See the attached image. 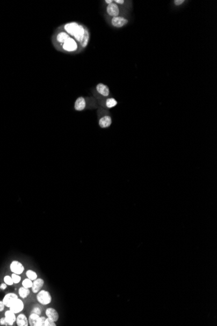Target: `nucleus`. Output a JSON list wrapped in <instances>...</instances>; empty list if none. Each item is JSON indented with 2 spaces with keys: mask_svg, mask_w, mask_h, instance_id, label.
<instances>
[{
  "mask_svg": "<svg viewBox=\"0 0 217 326\" xmlns=\"http://www.w3.org/2000/svg\"><path fill=\"white\" fill-rule=\"evenodd\" d=\"M63 30L64 32L67 33L69 35L75 39L77 43H79L81 44L83 37L85 36V34L86 31L87 29H86L82 25H81L77 22H70L67 23L63 26Z\"/></svg>",
  "mask_w": 217,
  "mask_h": 326,
  "instance_id": "1",
  "label": "nucleus"
},
{
  "mask_svg": "<svg viewBox=\"0 0 217 326\" xmlns=\"http://www.w3.org/2000/svg\"><path fill=\"white\" fill-rule=\"evenodd\" d=\"M36 299L42 305H47L52 302V296L48 291L40 290L36 294Z\"/></svg>",
  "mask_w": 217,
  "mask_h": 326,
  "instance_id": "2",
  "label": "nucleus"
},
{
  "mask_svg": "<svg viewBox=\"0 0 217 326\" xmlns=\"http://www.w3.org/2000/svg\"><path fill=\"white\" fill-rule=\"evenodd\" d=\"M61 48L65 52H74L78 48V43L72 37H70L63 44H61Z\"/></svg>",
  "mask_w": 217,
  "mask_h": 326,
  "instance_id": "3",
  "label": "nucleus"
},
{
  "mask_svg": "<svg viewBox=\"0 0 217 326\" xmlns=\"http://www.w3.org/2000/svg\"><path fill=\"white\" fill-rule=\"evenodd\" d=\"M10 269L14 274L21 275L24 272L25 267L21 262L18 260H13L10 264Z\"/></svg>",
  "mask_w": 217,
  "mask_h": 326,
  "instance_id": "4",
  "label": "nucleus"
},
{
  "mask_svg": "<svg viewBox=\"0 0 217 326\" xmlns=\"http://www.w3.org/2000/svg\"><path fill=\"white\" fill-rule=\"evenodd\" d=\"M24 309V303L21 299H18L12 304L11 306L9 307L11 311L13 312L15 314H19Z\"/></svg>",
  "mask_w": 217,
  "mask_h": 326,
  "instance_id": "5",
  "label": "nucleus"
},
{
  "mask_svg": "<svg viewBox=\"0 0 217 326\" xmlns=\"http://www.w3.org/2000/svg\"><path fill=\"white\" fill-rule=\"evenodd\" d=\"M128 20L126 19V18L122 16H116L114 17L111 20V24H112L113 26L116 28H120L128 24Z\"/></svg>",
  "mask_w": 217,
  "mask_h": 326,
  "instance_id": "6",
  "label": "nucleus"
},
{
  "mask_svg": "<svg viewBox=\"0 0 217 326\" xmlns=\"http://www.w3.org/2000/svg\"><path fill=\"white\" fill-rule=\"evenodd\" d=\"M18 298V295L15 293H8L5 295L3 299V302H4V305L6 307L9 308L11 306V305L15 301H16Z\"/></svg>",
  "mask_w": 217,
  "mask_h": 326,
  "instance_id": "7",
  "label": "nucleus"
},
{
  "mask_svg": "<svg viewBox=\"0 0 217 326\" xmlns=\"http://www.w3.org/2000/svg\"><path fill=\"white\" fill-rule=\"evenodd\" d=\"M107 12L109 16L113 18L118 16L120 14V9L118 6L116 4H114V3L108 5L107 7Z\"/></svg>",
  "mask_w": 217,
  "mask_h": 326,
  "instance_id": "8",
  "label": "nucleus"
},
{
  "mask_svg": "<svg viewBox=\"0 0 217 326\" xmlns=\"http://www.w3.org/2000/svg\"><path fill=\"white\" fill-rule=\"evenodd\" d=\"M5 318L6 320V322H7V325H13L16 320V316L15 313H14L12 311L9 309L8 310H6L5 312Z\"/></svg>",
  "mask_w": 217,
  "mask_h": 326,
  "instance_id": "9",
  "label": "nucleus"
},
{
  "mask_svg": "<svg viewBox=\"0 0 217 326\" xmlns=\"http://www.w3.org/2000/svg\"><path fill=\"white\" fill-rule=\"evenodd\" d=\"M46 316H47V318L51 319L55 322H57L58 321L59 318V315L58 312L52 307H49L46 310Z\"/></svg>",
  "mask_w": 217,
  "mask_h": 326,
  "instance_id": "10",
  "label": "nucleus"
},
{
  "mask_svg": "<svg viewBox=\"0 0 217 326\" xmlns=\"http://www.w3.org/2000/svg\"><path fill=\"white\" fill-rule=\"evenodd\" d=\"M44 284V279L42 278H37L33 281V286L31 287L32 292L34 294H37L41 290Z\"/></svg>",
  "mask_w": 217,
  "mask_h": 326,
  "instance_id": "11",
  "label": "nucleus"
},
{
  "mask_svg": "<svg viewBox=\"0 0 217 326\" xmlns=\"http://www.w3.org/2000/svg\"><path fill=\"white\" fill-rule=\"evenodd\" d=\"M16 323L18 326H28L29 325V322L28 318H27V316L22 313H19L16 316Z\"/></svg>",
  "mask_w": 217,
  "mask_h": 326,
  "instance_id": "12",
  "label": "nucleus"
},
{
  "mask_svg": "<svg viewBox=\"0 0 217 326\" xmlns=\"http://www.w3.org/2000/svg\"><path fill=\"white\" fill-rule=\"evenodd\" d=\"M96 90L98 93H100L104 97H108L110 94L109 89H108L107 85L104 84V83H98L96 85Z\"/></svg>",
  "mask_w": 217,
  "mask_h": 326,
  "instance_id": "13",
  "label": "nucleus"
},
{
  "mask_svg": "<svg viewBox=\"0 0 217 326\" xmlns=\"http://www.w3.org/2000/svg\"><path fill=\"white\" fill-rule=\"evenodd\" d=\"M85 107H86L85 99L82 97H79L77 99L75 102V104H74V108H75V110L76 111H83V110H85Z\"/></svg>",
  "mask_w": 217,
  "mask_h": 326,
  "instance_id": "14",
  "label": "nucleus"
},
{
  "mask_svg": "<svg viewBox=\"0 0 217 326\" xmlns=\"http://www.w3.org/2000/svg\"><path fill=\"white\" fill-rule=\"evenodd\" d=\"M112 123V119L110 116H104L99 120V125L101 128H106L109 127Z\"/></svg>",
  "mask_w": 217,
  "mask_h": 326,
  "instance_id": "15",
  "label": "nucleus"
},
{
  "mask_svg": "<svg viewBox=\"0 0 217 326\" xmlns=\"http://www.w3.org/2000/svg\"><path fill=\"white\" fill-rule=\"evenodd\" d=\"M70 37H71L69 35V34L64 32V31H62V32H60L59 33H58L57 34L55 39H56V41L59 43V44H63L66 40H68L70 38Z\"/></svg>",
  "mask_w": 217,
  "mask_h": 326,
  "instance_id": "16",
  "label": "nucleus"
},
{
  "mask_svg": "<svg viewBox=\"0 0 217 326\" xmlns=\"http://www.w3.org/2000/svg\"><path fill=\"white\" fill-rule=\"evenodd\" d=\"M40 316V315H39L37 314H35V313L32 312L31 314L29 315V318H28L29 325H31V326H36Z\"/></svg>",
  "mask_w": 217,
  "mask_h": 326,
  "instance_id": "17",
  "label": "nucleus"
},
{
  "mask_svg": "<svg viewBox=\"0 0 217 326\" xmlns=\"http://www.w3.org/2000/svg\"><path fill=\"white\" fill-rule=\"evenodd\" d=\"M18 294H19V296L21 299H26V298L29 296L30 290L29 288L21 287L18 290Z\"/></svg>",
  "mask_w": 217,
  "mask_h": 326,
  "instance_id": "18",
  "label": "nucleus"
},
{
  "mask_svg": "<svg viewBox=\"0 0 217 326\" xmlns=\"http://www.w3.org/2000/svg\"><path fill=\"white\" fill-rule=\"evenodd\" d=\"M89 39H90L89 32L88 31V29H86L85 34V36H84V37H83V39L82 41H81V46L83 48H85L86 47V46H87V45L89 44Z\"/></svg>",
  "mask_w": 217,
  "mask_h": 326,
  "instance_id": "19",
  "label": "nucleus"
},
{
  "mask_svg": "<svg viewBox=\"0 0 217 326\" xmlns=\"http://www.w3.org/2000/svg\"><path fill=\"white\" fill-rule=\"evenodd\" d=\"M26 276H27V278L31 279V280H32L33 281L38 278V275H37L35 271H33V270H31V269L27 270V271L26 272Z\"/></svg>",
  "mask_w": 217,
  "mask_h": 326,
  "instance_id": "20",
  "label": "nucleus"
},
{
  "mask_svg": "<svg viewBox=\"0 0 217 326\" xmlns=\"http://www.w3.org/2000/svg\"><path fill=\"white\" fill-rule=\"evenodd\" d=\"M117 104H118L117 101L113 98H108L107 100H106V103H105V104H106V106L108 108H113L114 107H115L116 105H117Z\"/></svg>",
  "mask_w": 217,
  "mask_h": 326,
  "instance_id": "21",
  "label": "nucleus"
},
{
  "mask_svg": "<svg viewBox=\"0 0 217 326\" xmlns=\"http://www.w3.org/2000/svg\"><path fill=\"white\" fill-rule=\"evenodd\" d=\"M21 284H22V287L25 288H31L33 286V281L28 278H26L23 280L22 282H21Z\"/></svg>",
  "mask_w": 217,
  "mask_h": 326,
  "instance_id": "22",
  "label": "nucleus"
},
{
  "mask_svg": "<svg viewBox=\"0 0 217 326\" xmlns=\"http://www.w3.org/2000/svg\"><path fill=\"white\" fill-rule=\"evenodd\" d=\"M4 281L5 283L7 284V286H12L14 284L13 281L10 275H5L4 278Z\"/></svg>",
  "mask_w": 217,
  "mask_h": 326,
  "instance_id": "23",
  "label": "nucleus"
},
{
  "mask_svg": "<svg viewBox=\"0 0 217 326\" xmlns=\"http://www.w3.org/2000/svg\"><path fill=\"white\" fill-rule=\"evenodd\" d=\"M11 277L12 279V281H13L14 284H18L21 281V278L20 277V275L12 273V274L11 275Z\"/></svg>",
  "mask_w": 217,
  "mask_h": 326,
  "instance_id": "24",
  "label": "nucleus"
},
{
  "mask_svg": "<svg viewBox=\"0 0 217 326\" xmlns=\"http://www.w3.org/2000/svg\"><path fill=\"white\" fill-rule=\"evenodd\" d=\"M56 325H57L56 322H54L53 320H51V319H49L48 318H46L44 326H56Z\"/></svg>",
  "mask_w": 217,
  "mask_h": 326,
  "instance_id": "25",
  "label": "nucleus"
},
{
  "mask_svg": "<svg viewBox=\"0 0 217 326\" xmlns=\"http://www.w3.org/2000/svg\"><path fill=\"white\" fill-rule=\"evenodd\" d=\"M46 318L44 317V316H40L39 319L38 323H37L36 326H44V323H45Z\"/></svg>",
  "mask_w": 217,
  "mask_h": 326,
  "instance_id": "26",
  "label": "nucleus"
},
{
  "mask_svg": "<svg viewBox=\"0 0 217 326\" xmlns=\"http://www.w3.org/2000/svg\"><path fill=\"white\" fill-rule=\"evenodd\" d=\"M34 312L35 313V314H37L39 315H41V313H42V310H41V309L39 307H35L33 309V312Z\"/></svg>",
  "mask_w": 217,
  "mask_h": 326,
  "instance_id": "27",
  "label": "nucleus"
},
{
  "mask_svg": "<svg viewBox=\"0 0 217 326\" xmlns=\"http://www.w3.org/2000/svg\"><path fill=\"white\" fill-rule=\"evenodd\" d=\"M184 2H185L184 0H175L174 4L176 5H177V6H179V5H182Z\"/></svg>",
  "mask_w": 217,
  "mask_h": 326,
  "instance_id": "28",
  "label": "nucleus"
},
{
  "mask_svg": "<svg viewBox=\"0 0 217 326\" xmlns=\"http://www.w3.org/2000/svg\"><path fill=\"white\" fill-rule=\"evenodd\" d=\"M0 324H1V325H7V322H6V320H5V316H4V317H3V318H1V319H0Z\"/></svg>",
  "mask_w": 217,
  "mask_h": 326,
  "instance_id": "29",
  "label": "nucleus"
},
{
  "mask_svg": "<svg viewBox=\"0 0 217 326\" xmlns=\"http://www.w3.org/2000/svg\"><path fill=\"white\" fill-rule=\"evenodd\" d=\"M5 305L4 302H3V301H0V312H2L4 311V309H5Z\"/></svg>",
  "mask_w": 217,
  "mask_h": 326,
  "instance_id": "30",
  "label": "nucleus"
},
{
  "mask_svg": "<svg viewBox=\"0 0 217 326\" xmlns=\"http://www.w3.org/2000/svg\"><path fill=\"white\" fill-rule=\"evenodd\" d=\"M7 284L5 283V282H4V283H1V285H0V289L1 290H5L6 288H7Z\"/></svg>",
  "mask_w": 217,
  "mask_h": 326,
  "instance_id": "31",
  "label": "nucleus"
},
{
  "mask_svg": "<svg viewBox=\"0 0 217 326\" xmlns=\"http://www.w3.org/2000/svg\"><path fill=\"white\" fill-rule=\"evenodd\" d=\"M114 4H120V5H122L124 4V1L123 0H115V1H114Z\"/></svg>",
  "mask_w": 217,
  "mask_h": 326,
  "instance_id": "32",
  "label": "nucleus"
},
{
  "mask_svg": "<svg viewBox=\"0 0 217 326\" xmlns=\"http://www.w3.org/2000/svg\"><path fill=\"white\" fill-rule=\"evenodd\" d=\"M105 2L107 4L110 5L111 4H113V3H114V1H113V0H105Z\"/></svg>",
  "mask_w": 217,
  "mask_h": 326,
  "instance_id": "33",
  "label": "nucleus"
}]
</instances>
